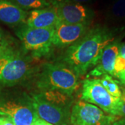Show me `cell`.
I'll return each instance as SVG.
<instances>
[{"mask_svg":"<svg viewBox=\"0 0 125 125\" xmlns=\"http://www.w3.org/2000/svg\"><path fill=\"white\" fill-rule=\"evenodd\" d=\"M114 40L113 31L106 27L96 26L68 47L63 61L77 76L83 75L97 64L104 48Z\"/></svg>","mask_w":125,"mask_h":125,"instance_id":"cell-1","label":"cell"},{"mask_svg":"<svg viewBox=\"0 0 125 125\" xmlns=\"http://www.w3.org/2000/svg\"><path fill=\"white\" fill-rule=\"evenodd\" d=\"M38 85L42 90H56L71 96L78 86V76L63 63H46Z\"/></svg>","mask_w":125,"mask_h":125,"instance_id":"cell-2","label":"cell"},{"mask_svg":"<svg viewBox=\"0 0 125 125\" xmlns=\"http://www.w3.org/2000/svg\"><path fill=\"white\" fill-rule=\"evenodd\" d=\"M54 27L41 29L22 24L15 31L25 52L34 58H40L49 53L53 46Z\"/></svg>","mask_w":125,"mask_h":125,"instance_id":"cell-3","label":"cell"},{"mask_svg":"<svg viewBox=\"0 0 125 125\" xmlns=\"http://www.w3.org/2000/svg\"><path fill=\"white\" fill-rule=\"evenodd\" d=\"M29 60L13 49L0 57V83L7 86L16 85L31 72Z\"/></svg>","mask_w":125,"mask_h":125,"instance_id":"cell-4","label":"cell"},{"mask_svg":"<svg viewBox=\"0 0 125 125\" xmlns=\"http://www.w3.org/2000/svg\"><path fill=\"white\" fill-rule=\"evenodd\" d=\"M81 99L96 105L108 114L117 116L121 99L108 93L101 84L99 79H86L83 81Z\"/></svg>","mask_w":125,"mask_h":125,"instance_id":"cell-5","label":"cell"},{"mask_svg":"<svg viewBox=\"0 0 125 125\" xmlns=\"http://www.w3.org/2000/svg\"><path fill=\"white\" fill-rule=\"evenodd\" d=\"M119 117L108 114L94 104L79 100L72 106L70 122L72 125H111Z\"/></svg>","mask_w":125,"mask_h":125,"instance_id":"cell-6","label":"cell"},{"mask_svg":"<svg viewBox=\"0 0 125 125\" xmlns=\"http://www.w3.org/2000/svg\"><path fill=\"white\" fill-rule=\"evenodd\" d=\"M27 101L40 119L53 125H68L70 113L65 107L50 102L40 94H33Z\"/></svg>","mask_w":125,"mask_h":125,"instance_id":"cell-7","label":"cell"},{"mask_svg":"<svg viewBox=\"0 0 125 125\" xmlns=\"http://www.w3.org/2000/svg\"><path fill=\"white\" fill-rule=\"evenodd\" d=\"M0 115L10 118L15 125H33L39 117L28 101L0 102Z\"/></svg>","mask_w":125,"mask_h":125,"instance_id":"cell-8","label":"cell"},{"mask_svg":"<svg viewBox=\"0 0 125 125\" xmlns=\"http://www.w3.org/2000/svg\"><path fill=\"white\" fill-rule=\"evenodd\" d=\"M88 29L87 24H71L58 20L54 27L53 45L60 48L70 47L84 36Z\"/></svg>","mask_w":125,"mask_h":125,"instance_id":"cell-9","label":"cell"},{"mask_svg":"<svg viewBox=\"0 0 125 125\" xmlns=\"http://www.w3.org/2000/svg\"><path fill=\"white\" fill-rule=\"evenodd\" d=\"M59 21L77 24H90L94 17L93 11L88 7L78 3L67 1L56 7Z\"/></svg>","mask_w":125,"mask_h":125,"instance_id":"cell-10","label":"cell"},{"mask_svg":"<svg viewBox=\"0 0 125 125\" xmlns=\"http://www.w3.org/2000/svg\"><path fill=\"white\" fill-rule=\"evenodd\" d=\"M120 46L121 44L117 41H113L107 45L104 49L97 64L90 72V76L98 77L108 74L113 77L115 62L119 54Z\"/></svg>","mask_w":125,"mask_h":125,"instance_id":"cell-11","label":"cell"},{"mask_svg":"<svg viewBox=\"0 0 125 125\" xmlns=\"http://www.w3.org/2000/svg\"><path fill=\"white\" fill-rule=\"evenodd\" d=\"M57 10L54 6L36 9L29 13L25 24L33 28H52L58 22Z\"/></svg>","mask_w":125,"mask_h":125,"instance_id":"cell-12","label":"cell"},{"mask_svg":"<svg viewBox=\"0 0 125 125\" xmlns=\"http://www.w3.org/2000/svg\"><path fill=\"white\" fill-rule=\"evenodd\" d=\"M29 13L10 0H0V22L10 26L25 24Z\"/></svg>","mask_w":125,"mask_h":125,"instance_id":"cell-13","label":"cell"},{"mask_svg":"<svg viewBox=\"0 0 125 125\" xmlns=\"http://www.w3.org/2000/svg\"><path fill=\"white\" fill-rule=\"evenodd\" d=\"M99 79L103 87L107 90L112 96L120 98L122 96V88L119 85V82L113 77L108 74H104Z\"/></svg>","mask_w":125,"mask_h":125,"instance_id":"cell-14","label":"cell"},{"mask_svg":"<svg viewBox=\"0 0 125 125\" xmlns=\"http://www.w3.org/2000/svg\"><path fill=\"white\" fill-rule=\"evenodd\" d=\"M14 4L24 10H36L50 6L47 0H10Z\"/></svg>","mask_w":125,"mask_h":125,"instance_id":"cell-15","label":"cell"},{"mask_svg":"<svg viewBox=\"0 0 125 125\" xmlns=\"http://www.w3.org/2000/svg\"><path fill=\"white\" fill-rule=\"evenodd\" d=\"M125 70V42L121 45L119 54L117 57L114 66V77H117Z\"/></svg>","mask_w":125,"mask_h":125,"instance_id":"cell-16","label":"cell"},{"mask_svg":"<svg viewBox=\"0 0 125 125\" xmlns=\"http://www.w3.org/2000/svg\"><path fill=\"white\" fill-rule=\"evenodd\" d=\"M110 14L116 19H125V0H117L110 9Z\"/></svg>","mask_w":125,"mask_h":125,"instance_id":"cell-17","label":"cell"},{"mask_svg":"<svg viewBox=\"0 0 125 125\" xmlns=\"http://www.w3.org/2000/svg\"><path fill=\"white\" fill-rule=\"evenodd\" d=\"M13 49L14 47L11 38L0 29V57Z\"/></svg>","mask_w":125,"mask_h":125,"instance_id":"cell-18","label":"cell"},{"mask_svg":"<svg viewBox=\"0 0 125 125\" xmlns=\"http://www.w3.org/2000/svg\"><path fill=\"white\" fill-rule=\"evenodd\" d=\"M121 103L117 111V116L125 117V89L122 88Z\"/></svg>","mask_w":125,"mask_h":125,"instance_id":"cell-19","label":"cell"},{"mask_svg":"<svg viewBox=\"0 0 125 125\" xmlns=\"http://www.w3.org/2000/svg\"><path fill=\"white\" fill-rule=\"evenodd\" d=\"M0 125H15V124L8 117L0 115Z\"/></svg>","mask_w":125,"mask_h":125,"instance_id":"cell-20","label":"cell"},{"mask_svg":"<svg viewBox=\"0 0 125 125\" xmlns=\"http://www.w3.org/2000/svg\"><path fill=\"white\" fill-rule=\"evenodd\" d=\"M47 1L50 3V4L53 5V6L57 7L58 6H60V5L69 1L70 0H47Z\"/></svg>","mask_w":125,"mask_h":125,"instance_id":"cell-21","label":"cell"},{"mask_svg":"<svg viewBox=\"0 0 125 125\" xmlns=\"http://www.w3.org/2000/svg\"><path fill=\"white\" fill-rule=\"evenodd\" d=\"M33 125H52V124H51V123L47 122H46V121L43 120H42V119H40V117H38V119L34 122V123L33 124Z\"/></svg>","mask_w":125,"mask_h":125,"instance_id":"cell-22","label":"cell"},{"mask_svg":"<svg viewBox=\"0 0 125 125\" xmlns=\"http://www.w3.org/2000/svg\"><path fill=\"white\" fill-rule=\"evenodd\" d=\"M111 125H125V117H119L115 120Z\"/></svg>","mask_w":125,"mask_h":125,"instance_id":"cell-23","label":"cell"},{"mask_svg":"<svg viewBox=\"0 0 125 125\" xmlns=\"http://www.w3.org/2000/svg\"><path fill=\"white\" fill-rule=\"evenodd\" d=\"M117 78L120 81V82L123 85H125V70L123 72H122L120 75H118Z\"/></svg>","mask_w":125,"mask_h":125,"instance_id":"cell-24","label":"cell"},{"mask_svg":"<svg viewBox=\"0 0 125 125\" xmlns=\"http://www.w3.org/2000/svg\"><path fill=\"white\" fill-rule=\"evenodd\" d=\"M90 0H70V1L74 2V3H78V4H82V3H87Z\"/></svg>","mask_w":125,"mask_h":125,"instance_id":"cell-25","label":"cell"}]
</instances>
